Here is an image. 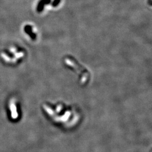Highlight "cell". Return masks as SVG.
Wrapping results in <instances>:
<instances>
[{"label":"cell","instance_id":"obj_3","mask_svg":"<svg viewBox=\"0 0 152 152\" xmlns=\"http://www.w3.org/2000/svg\"><path fill=\"white\" fill-rule=\"evenodd\" d=\"M7 117L12 122H17L22 117V109L20 103L14 98H12L7 103Z\"/></svg>","mask_w":152,"mask_h":152},{"label":"cell","instance_id":"obj_2","mask_svg":"<svg viewBox=\"0 0 152 152\" xmlns=\"http://www.w3.org/2000/svg\"><path fill=\"white\" fill-rule=\"evenodd\" d=\"M66 66H68L78 76V80L82 86H86L89 83L91 79L90 72L82 65L78 64L77 61L67 58L65 60Z\"/></svg>","mask_w":152,"mask_h":152},{"label":"cell","instance_id":"obj_1","mask_svg":"<svg viewBox=\"0 0 152 152\" xmlns=\"http://www.w3.org/2000/svg\"><path fill=\"white\" fill-rule=\"evenodd\" d=\"M41 109L51 122L64 130L75 129L82 118L80 109L61 102H45L41 105Z\"/></svg>","mask_w":152,"mask_h":152},{"label":"cell","instance_id":"obj_4","mask_svg":"<svg viewBox=\"0 0 152 152\" xmlns=\"http://www.w3.org/2000/svg\"><path fill=\"white\" fill-rule=\"evenodd\" d=\"M24 30H25L26 32L30 36V37L32 38V39H34V38H36V36H35L34 34L33 33L31 27H30L29 26H26L25 28H24Z\"/></svg>","mask_w":152,"mask_h":152}]
</instances>
